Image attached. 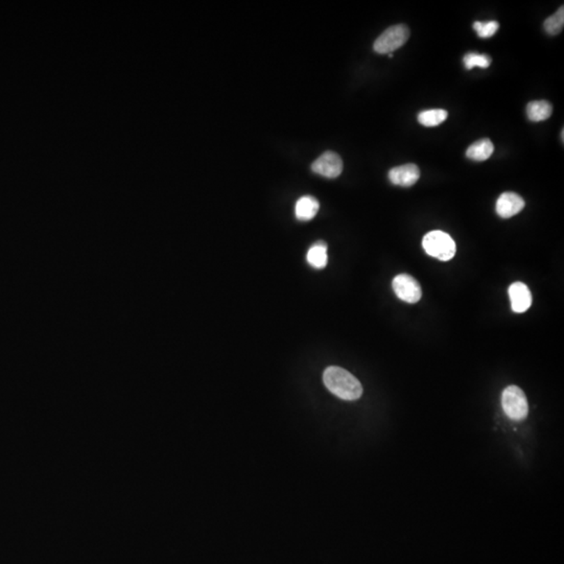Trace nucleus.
I'll use <instances>...</instances> for the list:
<instances>
[{"mask_svg":"<svg viewBox=\"0 0 564 564\" xmlns=\"http://www.w3.org/2000/svg\"><path fill=\"white\" fill-rule=\"evenodd\" d=\"M326 388L343 400H357L363 394L361 382L350 372L336 366L328 367L323 373Z\"/></svg>","mask_w":564,"mask_h":564,"instance_id":"nucleus-1","label":"nucleus"},{"mask_svg":"<svg viewBox=\"0 0 564 564\" xmlns=\"http://www.w3.org/2000/svg\"><path fill=\"white\" fill-rule=\"evenodd\" d=\"M422 246L428 255L442 261L451 260L455 254L453 238L440 230L428 232L422 240Z\"/></svg>","mask_w":564,"mask_h":564,"instance_id":"nucleus-2","label":"nucleus"},{"mask_svg":"<svg viewBox=\"0 0 564 564\" xmlns=\"http://www.w3.org/2000/svg\"><path fill=\"white\" fill-rule=\"evenodd\" d=\"M501 407L506 415L515 421H522L528 416V400L524 391L517 386H509L503 390Z\"/></svg>","mask_w":564,"mask_h":564,"instance_id":"nucleus-3","label":"nucleus"},{"mask_svg":"<svg viewBox=\"0 0 564 564\" xmlns=\"http://www.w3.org/2000/svg\"><path fill=\"white\" fill-rule=\"evenodd\" d=\"M409 38V29L405 25H393L375 40L373 48L377 54H393V52L405 45Z\"/></svg>","mask_w":564,"mask_h":564,"instance_id":"nucleus-4","label":"nucleus"},{"mask_svg":"<svg viewBox=\"0 0 564 564\" xmlns=\"http://www.w3.org/2000/svg\"><path fill=\"white\" fill-rule=\"evenodd\" d=\"M393 290L400 300L407 303H417L421 298L422 290L419 282L407 275L400 274L393 279Z\"/></svg>","mask_w":564,"mask_h":564,"instance_id":"nucleus-5","label":"nucleus"},{"mask_svg":"<svg viewBox=\"0 0 564 564\" xmlns=\"http://www.w3.org/2000/svg\"><path fill=\"white\" fill-rule=\"evenodd\" d=\"M311 171L323 177L334 179L342 173V159L336 152H324L311 164Z\"/></svg>","mask_w":564,"mask_h":564,"instance_id":"nucleus-6","label":"nucleus"},{"mask_svg":"<svg viewBox=\"0 0 564 564\" xmlns=\"http://www.w3.org/2000/svg\"><path fill=\"white\" fill-rule=\"evenodd\" d=\"M420 171L413 163L394 167L389 171V179L394 185L411 187L419 180Z\"/></svg>","mask_w":564,"mask_h":564,"instance_id":"nucleus-7","label":"nucleus"},{"mask_svg":"<svg viewBox=\"0 0 564 564\" xmlns=\"http://www.w3.org/2000/svg\"><path fill=\"white\" fill-rule=\"evenodd\" d=\"M524 201L514 192H505L497 198L496 212L503 219H509L518 214L524 209Z\"/></svg>","mask_w":564,"mask_h":564,"instance_id":"nucleus-8","label":"nucleus"},{"mask_svg":"<svg viewBox=\"0 0 564 564\" xmlns=\"http://www.w3.org/2000/svg\"><path fill=\"white\" fill-rule=\"evenodd\" d=\"M509 297L511 300L512 311L522 313L528 311L532 304V294L526 284L514 282L509 288Z\"/></svg>","mask_w":564,"mask_h":564,"instance_id":"nucleus-9","label":"nucleus"},{"mask_svg":"<svg viewBox=\"0 0 564 564\" xmlns=\"http://www.w3.org/2000/svg\"><path fill=\"white\" fill-rule=\"evenodd\" d=\"M319 202L317 198L311 196H304L299 198L295 207V213L299 221H311L319 211Z\"/></svg>","mask_w":564,"mask_h":564,"instance_id":"nucleus-10","label":"nucleus"},{"mask_svg":"<svg viewBox=\"0 0 564 564\" xmlns=\"http://www.w3.org/2000/svg\"><path fill=\"white\" fill-rule=\"evenodd\" d=\"M493 152H494V146H493L492 141L488 138H482L467 148L466 156L471 160L480 162V161L487 160L493 154Z\"/></svg>","mask_w":564,"mask_h":564,"instance_id":"nucleus-11","label":"nucleus"},{"mask_svg":"<svg viewBox=\"0 0 564 564\" xmlns=\"http://www.w3.org/2000/svg\"><path fill=\"white\" fill-rule=\"evenodd\" d=\"M553 113V107L547 100H535V102H528L526 107V114H528V119L532 121H543L547 120L551 117Z\"/></svg>","mask_w":564,"mask_h":564,"instance_id":"nucleus-12","label":"nucleus"},{"mask_svg":"<svg viewBox=\"0 0 564 564\" xmlns=\"http://www.w3.org/2000/svg\"><path fill=\"white\" fill-rule=\"evenodd\" d=\"M307 263L315 269H323L328 261L327 244L323 242H317L309 248L306 255Z\"/></svg>","mask_w":564,"mask_h":564,"instance_id":"nucleus-13","label":"nucleus"},{"mask_svg":"<svg viewBox=\"0 0 564 564\" xmlns=\"http://www.w3.org/2000/svg\"><path fill=\"white\" fill-rule=\"evenodd\" d=\"M448 116L447 111L442 109H434V110L422 111L418 115V121L425 127H436L440 125Z\"/></svg>","mask_w":564,"mask_h":564,"instance_id":"nucleus-14","label":"nucleus"},{"mask_svg":"<svg viewBox=\"0 0 564 564\" xmlns=\"http://www.w3.org/2000/svg\"><path fill=\"white\" fill-rule=\"evenodd\" d=\"M564 25V8L561 6L555 14L545 21V29L549 35L555 36L561 33Z\"/></svg>","mask_w":564,"mask_h":564,"instance_id":"nucleus-15","label":"nucleus"},{"mask_svg":"<svg viewBox=\"0 0 564 564\" xmlns=\"http://www.w3.org/2000/svg\"><path fill=\"white\" fill-rule=\"evenodd\" d=\"M464 65L466 69L474 68V67H480V68H487L491 63V58L487 54H476V52H468L465 54L463 58Z\"/></svg>","mask_w":564,"mask_h":564,"instance_id":"nucleus-16","label":"nucleus"},{"mask_svg":"<svg viewBox=\"0 0 564 564\" xmlns=\"http://www.w3.org/2000/svg\"><path fill=\"white\" fill-rule=\"evenodd\" d=\"M499 24L496 21H488V22H480L476 21L473 23V29L478 37L490 38L496 33Z\"/></svg>","mask_w":564,"mask_h":564,"instance_id":"nucleus-17","label":"nucleus"}]
</instances>
